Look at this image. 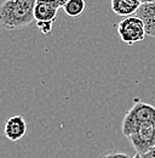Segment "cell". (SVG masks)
<instances>
[{
	"label": "cell",
	"mask_w": 155,
	"mask_h": 158,
	"mask_svg": "<svg viewBox=\"0 0 155 158\" xmlns=\"http://www.w3.org/2000/svg\"><path fill=\"white\" fill-rule=\"evenodd\" d=\"M37 0H5L0 6V26L7 31L24 28L35 20Z\"/></svg>",
	"instance_id": "1"
},
{
	"label": "cell",
	"mask_w": 155,
	"mask_h": 158,
	"mask_svg": "<svg viewBox=\"0 0 155 158\" xmlns=\"http://www.w3.org/2000/svg\"><path fill=\"white\" fill-rule=\"evenodd\" d=\"M145 124H155V106L145 102H136L124 117L121 125L122 134L126 138H131Z\"/></svg>",
	"instance_id": "2"
},
{
	"label": "cell",
	"mask_w": 155,
	"mask_h": 158,
	"mask_svg": "<svg viewBox=\"0 0 155 158\" xmlns=\"http://www.w3.org/2000/svg\"><path fill=\"white\" fill-rule=\"evenodd\" d=\"M117 34L120 39L129 45H133L145 38L147 32L144 23L137 16L126 17L117 24Z\"/></svg>",
	"instance_id": "3"
},
{
	"label": "cell",
	"mask_w": 155,
	"mask_h": 158,
	"mask_svg": "<svg viewBox=\"0 0 155 158\" xmlns=\"http://www.w3.org/2000/svg\"><path fill=\"white\" fill-rule=\"evenodd\" d=\"M130 140L136 153L144 156L155 147V124H145L141 127Z\"/></svg>",
	"instance_id": "4"
},
{
	"label": "cell",
	"mask_w": 155,
	"mask_h": 158,
	"mask_svg": "<svg viewBox=\"0 0 155 158\" xmlns=\"http://www.w3.org/2000/svg\"><path fill=\"white\" fill-rule=\"evenodd\" d=\"M5 136L10 141H18L27 133V123L24 118L19 114H15L6 120L5 123Z\"/></svg>",
	"instance_id": "5"
},
{
	"label": "cell",
	"mask_w": 155,
	"mask_h": 158,
	"mask_svg": "<svg viewBox=\"0 0 155 158\" xmlns=\"http://www.w3.org/2000/svg\"><path fill=\"white\" fill-rule=\"evenodd\" d=\"M136 16L143 21L147 35L155 38V2L143 4L137 11Z\"/></svg>",
	"instance_id": "6"
},
{
	"label": "cell",
	"mask_w": 155,
	"mask_h": 158,
	"mask_svg": "<svg viewBox=\"0 0 155 158\" xmlns=\"http://www.w3.org/2000/svg\"><path fill=\"white\" fill-rule=\"evenodd\" d=\"M110 5L114 14L125 19L136 15L139 7L142 6L139 0H112Z\"/></svg>",
	"instance_id": "7"
},
{
	"label": "cell",
	"mask_w": 155,
	"mask_h": 158,
	"mask_svg": "<svg viewBox=\"0 0 155 158\" xmlns=\"http://www.w3.org/2000/svg\"><path fill=\"white\" fill-rule=\"evenodd\" d=\"M57 11L58 9L51 6V5H47V4H39L37 2V6H35V10H34V17L37 22H50V21L56 20V16H57Z\"/></svg>",
	"instance_id": "8"
},
{
	"label": "cell",
	"mask_w": 155,
	"mask_h": 158,
	"mask_svg": "<svg viewBox=\"0 0 155 158\" xmlns=\"http://www.w3.org/2000/svg\"><path fill=\"white\" fill-rule=\"evenodd\" d=\"M85 7H86L85 0H69L63 6V10H64V12L68 16H70V17H78V16H80L84 12Z\"/></svg>",
	"instance_id": "9"
},
{
	"label": "cell",
	"mask_w": 155,
	"mask_h": 158,
	"mask_svg": "<svg viewBox=\"0 0 155 158\" xmlns=\"http://www.w3.org/2000/svg\"><path fill=\"white\" fill-rule=\"evenodd\" d=\"M37 26H38L39 31L42 34H49L52 31L54 21H50V22H42V21H40V22H37Z\"/></svg>",
	"instance_id": "10"
},
{
	"label": "cell",
	"mask_w": 155,
	"mask_h": 158,
	"mask_svg": "<svg viewBox=\"0 0 155 158\" xmlns=\"http://www.w3.org/2000/svg\"><path fill=\"white\" fill-rule=\"evenodd\" d=\"M99 158H130L127 153L119 152V151H105L101 155Z\"/></svg>",
	"instance_id": "11"
},
{
	"label": "cell",
	"mask_w": 155,
	"mask_h": 158,
	"mask_svg": "<svg viewBox=\"0 0 155 158\" xmlns=\"http://www.w3.org/2000/svg\"><path fill=\"white\" fill-rule=\"evenodd\" d=\"M37 2H39V4H47V5H51V6L56 7V9L61 7L58 0H37Z\"/></svg>",
	"instance_id": "12"
},
{
	"label": "cell",
	"mask_w": 155,
	"mask_h": 158,
	"mask_svg": "<svg viewBox=\"0 0 155 158\" xmlns=\"http://www.w3.org/2000/svg\"><path fill=\"white\" fill-rule=\"evenodd\" d=\"M143 158H155V147L153 150H150L148 153H145L144 156H142Z\"/></svg>",
	"instance_id": "13"
},
{
	"label": "cell",
	"mask_w": 155,
	"mask_h": 158,
	"mask_svg": "<svg viewBox=\"0 0 155 158\" xmlns=\"http://www.w3.org/2000/svg\"><path fill=\"white\" fill-rule=\"evenodd\" d=\"M141 1V4L143 5V4H152V2H155V0H139Z\"/></svg>",
	"instance_id": "14"
},
{
	"label": "cell",
	"mask_w": 155,
	"mask_h": 158,
	"mask_svg": "<svg viewBox=\"0 0 155 158\" xmlns=\"http://www.w3.org/2000/svg\"><path fill=\"white\" fill-rule=\"evenodd\" d=\"M58 1H59V5H61V7H63V6H64V5H66V4H67L69 0H58Z\"/></svg>",
	"instance_id": "15"
},
{
	"label": "cell",
	"mask_w": 155,
	"mask_h": 158,
	"mask_svg": "<svg viewBox=\"0 0 155 158\" xmlns=\"http://www.w3.org/2000/svg\"><path fill=\"white\" fill-rule=\"evenodd\" d=\"M132 158H143V157H142L141 155H138V153H136V155H135V157H132Z\"/></svg>",
	"instance_id": "16"
}]
</instances>
